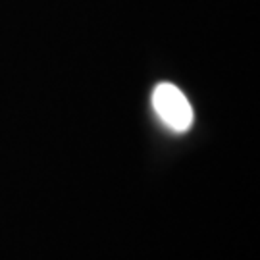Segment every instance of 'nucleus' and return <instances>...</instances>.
<instances>
[{
    "mask_svg": "<svg viewBox=\"0 0 260 260\" xmlns=\"http://www.w3.org/2000/svg\"><path fill=\"white\" fill-rule=\"evenodd\" d=\"M152 108L160 121L172 131L183 133L193 125V106L176 85L160 83L152 91Z\"/></svg>",
    "mask_w": 260,
    "mask_h": 260,
    "instance_id": "f257e3e1",
    "label": "nucleus"
}]
</instances>
